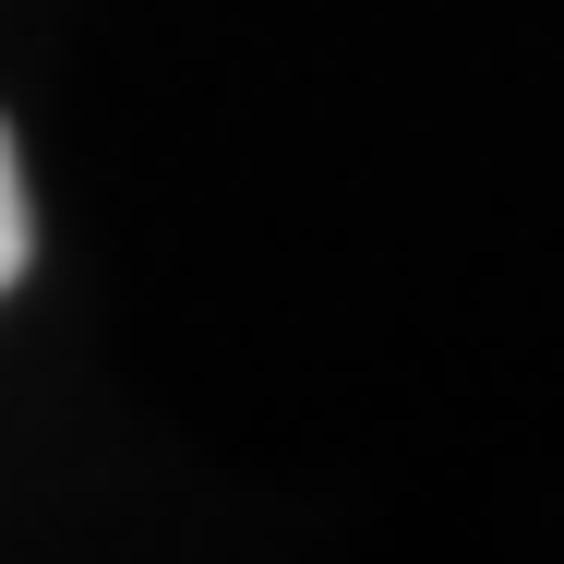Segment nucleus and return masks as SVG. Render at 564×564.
I'll use <instances>...</instances> for the list:
<instances>
[{
  "label": "nucleus",
  "mask_w": 564,
  "mask_h": 564,
  "mask_svg": "<svg viewBox=\"0 0 564 564\" xmlns=\"http://www.w3.org/2000/svg\"><path fill=\"white\" fill-rule=\"evenodd\" d=\"M24 252H36V228H24V169H12V132H0V289L24 276Z\"/></svg>",
  "instance_id": "f257e3e1"
}]
</instances>
